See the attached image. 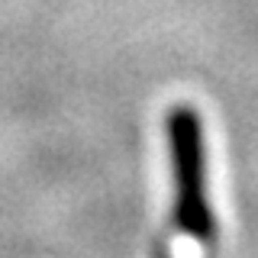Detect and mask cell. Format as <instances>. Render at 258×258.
<instances>
[{
    "label": "cell",
    "mask_w": 258,
    "mask_h": 258,
    "mask_svg": "<svg viewBox=\"0 0 258 258\" xmlns=\"http://www.w3.org/2000/svg\"><path fill=\"white\" fill-rule=\"evenodd\" d=\"M168 149L174 171V226L194 239L213 236V210L207 197V158L200 116L190 107L168 113Z\"/></svg>",
    "instance_id": "cell-1"
}]
</instances>
